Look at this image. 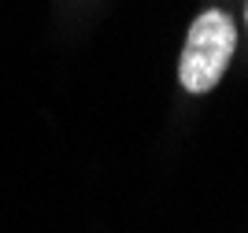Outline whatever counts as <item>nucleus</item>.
<instances>
[{
	"instance_id": "f03ea898",
	"label": "nucleus",
	"mask_w": 248,
	"mask_h": 233,
	"mask_svg": "<svg viewBox=\"0 0 248 233\" xmlns=\"http://www.w3.org/2000/svg\"><path fill=\"white\" fill-rule=\"evenodd\" d=\"M245 19H248V4H245Z\"/></svg>"
},
{
	"instance_id": "f257e3e1",
	"label": "nucleus",
	"mask_w": 248,
	"mask_h": 233,
	"mask_svg": "<svg viewBox=\"0 0 248 233\" xmlns=\"http://www.w3.org/2000/svg\"><path fill=\"white\" fill-rule=\"evenodd\" d=\"M233 48H237V30L230 15L222 11H204L193 26H189L186 37V52H182V63H178V78L189 93H207L215 89L218 78L226 74L230 60H233Z\"/></svg>"
}]
</instances>
